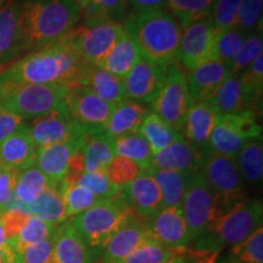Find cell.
<instances>
[{
	"mask_svg": "<svg viewBox=\"0 0 263 263\" xmlns=\"http://www.w3.org/2000/svg\"><path fill=\"white\" fill-rule=\"evenodd\" d=\"M4 2H5V0H0V6L4 4Z\"/></svg>",
	"mask_w": 263,
	"mask_h": 263,
	"instance_id": "60",
	"label": "cell"
},
{
	"mask_svg": "<svg viewBox=\"0 0 263 263\" xmlns=\"http://www.w3.org/2000/svg\"><path fill=\"white\" fill-rule=\"evenodd\" d=\"M58 227L59 226H54L51 223L43 221L37 216L31 215L27 223L21 229V232L18 233V235L15 239L10 240L9 245L20 254H22V251L27 246L52 238L57 233Z\"/></svg>",
	"mask_w": 263,
	"mask_h": 263,
	"instance_id": "38",
	"label": "cell"
},
{
	"mask_svg": "<svg viewBox=\"0 0 263 263\" xmlns=\"http://www.w3.org/2000/svg\"><path fill=\"white\" fill-rule=\"evenodd\" d=\"M54 238L43 240L26 248L22 251L24 263H52V251H54Z\"/></svg>",
	"mask_w": 263,
	"mask_h": 263,
	"instance_id": "52",
	"label": "cell"
},
{
	"mask_svg": "<svg viewBox=\"0 0 263 263\" xmlns=\"http://www.w3.org/2000/svg\"><path fill=\"white\" fill-rule=\"evenodd\" d=\"M118 197L134 215L145 221L162 210V193L156 180L146 171H143L136 179L120 188Z\"/></svg>",
	"mask_w": 263,
	"mask_h": 263,
	"instance_id": "15",
	"label": "cell"
},
{
	"mask_svg": "<svg viewBox=\"0 0 263 263\" xmlns=\"http://www.w3.org/2000/svg\"><path fill=\"white\" fill-rule=\"evenodd\" d=\"M218 116L219 114L205 101L194 103L189 108L183 127V136L201 154L209 150L210 136Z\"/></svg>",
	"mask_w": 263,
	"mask_h": 263,
	"instance_id": "25",
	"label": "cell"
},
{
	"mask_svg": "<svg viewBox=\"0 0 263 263\" xmlns=\"http://www.w3.org/2000/svg\"><path fill=\"white\" fill-rule=\"evenodd\" d=\"M52 263H94V256L70 221L58 227L54 238Z\"/></svg>",
	"mask_w": 263,
	"mask_h": 263,
	"instance_id": "26",
	"label": "cell"
},
{
	"mask_svg": "<svg viewBox=\"0 0 263 263\" xmlns=\"http://www.w3.org/2000/svg\"><path fill=\"white\" fill-rule=\"evenodd\" d=\"M77 185L89 190L99 199H115L120 193V188L108 180L105 172H85L78 179Z\"/></svg>",
	"mask_w": 263,
	"mask_h": 263,
	"instance_id": "47",
	"label": "cell"
},
{
	"mask_svg": "<svg viewBox=\"0 0 263 263\" xmlns=\"http://www.w3.org/2000/svg\"><path fill=\"white\" fill-rule=\"evenodd\" d=\"M20 3L5 0L0 6V67L17 58Z\"/></svg>",
	"mask_w": 263,
	"mask_h": 263,
	"instance_id": "27",
	"label": "cell"
},
{
	"mask_svg": "<svg viewBox=\"0 0 263 263\" xmlns=\"http://www.w3.org/2000/svg\"><path fill=\"white\" fill-rule=\"evenodd\" d=\"M82 153L85 172H105L115 157L112 143L103 134L88 138L82 147Z\"/></svg>",
	"mask_w": 263,
	"mask_h": 263,
	"instance_id": "36",
	"label": "cell"
},
{
	"mask_svg": "<svg viewBox=\"0 0 263 263\" xmlns=\"http://www.w3.org/2000/svg\"><path fill=\"white\" fill-rule=\"evenodd\" d=\"M146 228L161 245L168 249L186 248L190 234L182 207H167L145 221Z\"/></svg>",
	"mask_w": 263,
	"mask_h": 263,
	"instance_id": "18",
	"label": "cell"
},
{
	"mask_svg": "<svg viewBox=\"0 0 263 263\" xmlns=\"http://www.w3.org/2000/svg\"><path fill=\"white\" fill-rule=\"evenodd\" d=\"M37 147L31 137L27 124L0 143V164L21 172L34 166Z\"/></svg>",
	"mask_w": 263,
	"mask_h": 263,
	"instance_id": "21",
	"label": "cell"
},
{
	"mask_svg": "<svg viewBox=\"0 0 263 263\" xmlns=\"http://www.w3.org/2000/svg\"><path fill=\"white\" fill-rule=\"evenodd\" d=\"M262 202L246 199L232 211L212 222L205 234L193 242V249L221 254L227 246L232 248L240 244L262 227Z\"/></svg>",
	"mask_w": 263,
	"mask_h": 263,
	"instance_id": "4",
	"label": "cell"
},
{
	"mask_svg": "<svg viewBox=\"0 0 263 263\" xmlns=\"http://www.w3.org/2000/svg\"><path fill=\"white\" fill-rule=\"evenodd\" d=\"M28 127L33 143L37 149L67 141L72 138L85 134L72 120L64 103L50 112L34 118Z\"/></svg>",
	"mask_w": 263,
	"mask_h": 263,
	"instance_id": "14",
	"label": "cell"
},
{
	"mask_svg": "<svg viewBox=\"0 0 263 263\" xmlns=\"http://www.w3.org/2000/svg\"><path fill=\"white\" fill-rule=\"evenodd\" d=\"M166 71L167 66L154 64L141 58L123 78L127 100L153 104L163 83Z\"/></svg>",
	"mask_w": 263,
	"mask_h": 263,
	"instance_id": "16",
	"label": "cell"
},
{
	"mask_svg": "<svg viewBox=\"0 0 263 263\" xmlns=\"http://www.w3.org/2000/svg\"><path fill=\"white\" fill-rule=\"evenodd\" d=\"M25 124L24 118L0 107V143Z\"/></svg>",
	"mask_w": 263,
	"mask_h": 263,
	"instance_id": "54",
	"label": "cell"
},
{
	"mask_svg": "<svg viewBox=\"0 0 263 263\" xmlns=\"http://www.w3.org/2000/svg\"><path fill=\"white\" fill-rule=\"evenodd\" d=\"M29 217H31V215L27 211L17 209V207L9 209L0 213V221H2L3 227H4L8 242L18 235V233L21 232V229L27 223Z\"/></svg>",
	"mask_w": 263,
	"mask_h": 263,
	"instance_id": "50",
	"label": "cell"
},
{
	"mask_svg": "<svg viewBox=\"0 0 263 263\" xmlns=\"http://www.w3.org/2000/svg\"><path fill=\"white\" fill-rule=\"evenodd\" d=\"M146 115L147 108L140 103L124 100L115 107L103 136L112 141L123 134L138 132Z\"/></svg>",
	"mask_w": 263,
	"mask_h": 263,
	"instance_id": "29",
	"label": "cell"
},
{
	"mask_svg": "<svg viewBox=\"0 0 263 263\" xmlns=\"http://www.w3.org/2000/svg\"><path fill=\"white\" fill-rule=\"evenodd\" d=\"M236 164L242 182L258 184L263 177V144L262 138L250 139L242 145L236 156Z\"/></svg>",
	"mask_w": 263,
	"mask_h": 263,
	"instance_id": "35",
	"label": "cell"
},
{
	"mask_svg": "<svg viewBox=\"0 0 263 263\" xmlns=\"http://www.w3.org/2000/svg\"><path fill=\"white\" fill-rule=\"evenodd\" d=\"M221 263H263V229L259 227L244 241L230 248Z\"/></svg>",
	"mask_w": 263,
	"mask_h": 263,
	"instance_id": "39",
	"label": "cell"
},
{
	"mask_svg": "<svg viewBox=\"0 0 263 263\" xmlns=\"http://www.w3.org/2000/svg\"><path fill=\"white\" fill-rule=\"evenodd\" d=\"M215 0H167L166 8L180 28L210 17Z\"/></svg>",
	"mask_w": 263,
	"mask_h": 263,
	"instance_id": "37",
	"label": "cell"
},
{
	"mask_svg": "<svg viewBox=\"0 0 263 263\" xmlns=\"http://www.w3.org/2000/svg\"><path fill=\"white\" fill-rule=\"evenodd\" d=\"M246 37H248L246 33L240 31L239 28H233L224 32L217 31L210 61L229 64L242 47Z\"/></svg>",
	"mask_w": 263,
	"mask_h": 263,
	"instance_id": "41",
	"label": "cell"
},
{
	"mask_svg": "<svg viewBox=\"0 0 263 263\" xmlns=\"http://www.w3.org/2000/svg\"><path fill=\"white\" fill-rule=\"evenodd\" d=\"M47 177L43 174L35 166L26 168L17 174V182H16L14 200H12L10 209L25 210L37 200V197L44 192L48 186H55Z\"/></svg>",
	"mask_w": 263,
	"mask_h": 263,
	"instance_id": "31",
	"label": "cell"
},
{
	"mask_svg": "<svg viewBox=\"0 0 263 263\" xmlns=\"http://www.w3.org/2000/svg\"><path fill=\"white\" fill-rule=\"evenodd\" d=\"M111 143H112L115 155L132 160L143 171H146L151 167L154 154L149 143L140 133L134 132V133L123 134L114 139Z\"/></svg>",
	"mask_w": 263,
	"mask_h": 263,
	"instance_id": "34",
	"label": "cell"
},
{
	"mask_svg": "<svg viewBox=\"0 0 263 263\" xmlns=\"http://www.w3.org/2000/svg\"><path fill=\"white\" fill-rule=\"evenodd\" d=\"M17 174V171L0 164V213L9 210L11 206Z\"/></svg>",
	"mask_w": 263,
	"mask_h": 263,
	"instance_id": "51",
	"label": "cell"
},
{
	"mask_svg": "<svg viewBox=\"0 0 263 263\" xmlns=\"http://www.w3.org/2000/svg\"><path fill=\"white\" fill-rule=\"evenodd\" d=\"M219 254L209 251H200V250L189 249L186 246L178 257L166 263H216Z\"/></svg>",
	"mask_w": 263,
	"mask_h": 263,
	"instance_id": "53",
	"label": "cell"
},
{
	"mask_svg": "<svg viewBox=\"0 0 263 263\" xmlns=\"http://www.w3.org/2000/svg\"><path fill=\"white\" fill-rule=\"evenodd\" d=\"M70 85L64 83L0 85V107L24 120H34L64 103Z\"/></svg>",
	"mask_w": 263,
	"mask_h": 263,
	"instance_id": "6",
	"label": "cell"
},
{
	"mask_svg": "<svg viewBox=\"0 0 263 263\" xmlns=\"http://www.w3.org/2000/svg\"><path fill=\"white\" fill-rule=\"evenodd\" d=\"M138 133L145 138L151 147L153 154L159 153L164 147L170 146L174 141L184 138L182 132L176 130L168 126L162 118H160L155 112L147 114L141 122Z\"/></svg>",
	"mask_w": 263,
	"mask_h": 263,
	"instance_id": "33",
	"label": "cell"
},
{
	"mask_svg": "<svg viewBox=\"0 0 263 263\" xmlns=\"http://www.w3.org/2000/svg\"><path fill=\"white\" fill-rule=\"evenodd\" d=\"M193 104L185 73L179 65L172 62L167 66L163 83L153 101L154 111L168 126L180 132Z\"/></svg>",
	"mask_w": 263,
	"mask_h": 263,
	"instance_id": "8",
	"label": "cell"
},
{
	"mask_svg": "<svg viewBox=\"0 0 263 263\" xmlns=\"http://www.w3.org/2000/svg\"><path fill=\"white\" fill-rule=\"evenodd\" d=\"M8 238H6L4 227H3V223L0 221V246H8Z\"/></svg>",
	"mask_w": 263,
	"mask_h": 263,
	"instance_id": "58",
	"label": "cell"
},
{
	"mask_svg": "<svg viewBox=\"0 0 263 263\" xmlns=\"http://www.w3.org/2000/svg\"><path fill=\"white\" fill-rule=\"evenodd\" d=\"M89 136L82 134L67 141L37 149L34 164L52 184H58L64 179L67 172L68 161L76 151L84 146Z\"/></svg>",
	"mask_w": 263,
	"mask_h": 263,
	"instance_id": "19",
	"label": "cell"
},
{
	"mask_svg": "<svg viewBox=\"0 0 263 263\" xmlns=\"http://www.w3.org/2000/svg\"><path fill=\"white\" fill-rule=\"evenodd\" d=\"M240 3L241 0H215L210 18L216 29L224 32L236 28Z\"/></svg>",
	"mask_w": 263,
	"mask_h": 263,
	"instance_id": "45",
	"label": "cell"
},
{
	"mask_svg": "<svg viewBox=\"0 0 263 263\" xmlns=\"http://www.w3.org/2000/svg\"><path fill=\"white\" fill-rule=\"evenodd\" d=\"M212 106L219 115L235 114L246 108H257L261 101L250 95L248 89L241 83L239 74L229 76L222 82L211 98L205 101Z\"/></svg>",
	"mask_w": 263,
	"mask_h": 263,
	"instance_id": "20",
	"label": "cell"
},
{
	"mask_svg": "<svg viewBox=\"0 0 263 263\" xmlns=\"http://www.w3.org/2000/svg\"><path fill=\"white\" fill-rule=\"evenodd\" d=\"M123 31L121 21L100 18L84 21L72 28L70 34L84 64L100 66Z\"/></svg>",
	"mask_w": 263,
	"mask_h": 263,
	"instance_id": "9",
	"label": "cell"
},
{
	"mask_svg": "<svg viewBox=\"0 0 263 263\" xmlns=\"http://www.w3.org/2000/svg\"><path fill=\"white\" fill-rule=\"evenodd\" d=\"M151 238L153 235L146 228L145 219L133 216L108 240L101 251L100 257L94 263H120Z\"/></svg>",
	"mask_w": 263,
	"mask_h": 263,
	"instance_id": "17",
	"label": "cell"
},
{
	"mask_svg": "<svg viewBox=\"0 0 263 263\" xmlns=\"http://www.w3.org/2000/svg\"><path fill=\"white\" fill-rule=\"evenodd\" d=\"M263 50V37L262 33L256 31L252 34H250L246 37L244 44L240 48L238 54L235 55V58L228 64L229 67V73L230 76L240 74L242 71L245 70L248 66L255 60L256 58H258L259 55H262Z\"/></svg>",
	"mask_w": 263,
	"mask_h": 263,
	"instance_id": "42",
	"label": "cell"
},
{
	"mask_svg": "<svg viewBox=\"0 0 263 263\" xmlns=\"http://www.w3.org/2000/svg\"><path fill=\"white\" fill-rule=\"evenodd\" d=\"M123 28L136 42L144 60L163 66L176 60L182 31L170 12L164 10L134 12L124 20Z\"/></svg>",
	"mask_w": 263,
	"mask_h": 263,
	"instance_id": "3",
	"label": "cell"
},
{
	"mask_svg": "<svg viewBox=\"0 0 263 263\" xmlns=\"http://www.w3.org/2000/svg\"><path fill=\"white\" fill-rule=\"evenodd\" d=\"M141 172H143V170L136 162L117 155H115L112 161L108 163L106 171H105L108 180L117 188H122V186L127 185L132 180L136 179Z\"/></svg>",
	"mask_w": 263,
	"mask_h": 263,
	"instance_id": "46",
	"label": "cell"
},
{
	"mask_svg": "<svg viewBox=\"0 0 263 263\" xmlns=\"http://www.w3.org/2000/svg\"><path fill=\"white\" fill-rule=\"evenodd\" d=\"M65 188L66 184L64 180L59 182L55 186H48L34 202L26 207L25 211L51 224L60 226L61 223L67 221L64 200Z\"/></svg>",
	"mask_w": 263,
	"mask_h": 263,
	"instance_id": "28",
	"label": "cell"
},
{
	"mask_svg": "<svg viewBox=\"0 0 263 263\" xmlns=\"http://www.w3.org/2000/svg\"><path fill=\"white\" fill-rule=\"evenodd\" d=\"M127 3L136 12L164 10L167 5V0H127Z\"/></svg>",
	"mask_w": 263,
	"mask_h": 263,
	"instance_id": "56",
	"label": "cell"
},
{
	"mask_svg": "<svg viewBox=\"0 0 263 263\" xmlns=\"http://www.w3.org/2000/svg\"><path fill=\"white\" fill-rule=\"evenodd\" d=\"M202 154L185 138L174 141L153 156L151 167L194 173L201 168Z\"/></svg>",
	"mask_w": 263,
	"mask_h": 263,
	"instance_id": "23",
	"label": "cell"
},
{
	"mask_svg": "<svg viewBox=\"0 0 263 263\" xmlns=\"http://www.w3.org/2000/svg\"><path fill=\"white\" fill-rule=\"evenodd\" d=\"M70 32L61 39L0 67V85L77 83L84 67Z\"/></svg>",
	"mask_w": 263,
	"mask_h": 263,
	"instance_id": "1",
	"label": "cell"
},
{
	"mask_svg": "<svg viewBox=\"0 0 263 263\" xmlns=\"http://www.w3.org/2000/svg\"><path fill=\"white\" fill-rule=\"evenodd\" d=\"M241 83L252 98L261 101L263 87V57L259 55L239 74Z\"/></svg>",
	"mask_w": 263,
	"mask_h": 263,
	"instance_id": "49",
	"label": "cell"
},
{
	"mask_svg": "<svg viewBox=\"0 0 263 263\" xmlns=\"http://www.w3.org/2000/svg\"><path fill=\"white\" fill-rule=\"evenodd\" d=\"M140 59L141 55L136 42L123 31L99 67L123 80Z\"/></svg>",
	"mask_w": 263,
	"mask_h": 263,
	"instance_id": "30",
	"label": "cell"
},
{
	"mask_svg": "<svg viewBox=\"0 0 263 263\" xmlns=\"http://www.w3.org/2000/svg\"><path fill=\"white\" fill-rule=\"evenodd\" d=\"M66 184V183H65ZM64 200L66 206V215H67V219L72 218V217L80 215V213L87 211L91 206L104 199H99L91 194L89 190H87L83 186L77 185H67L64 192Z\"/></svg>",
	"mask_w": 263,
	"mask_h": 263,
	"instance_id": "43",
	"label": "cell"
},
{
	"mask_svg": "<svg viewBox=\"0 0 263 263\" xmlns=\"http://www.w3.org/2000/svg\"><path fill=\"white\" fill-rule=\"evenodd\" d=\"M71 2H73L74 4L81 9V11H83L85 6L88 5V0H71Z\"/></svg>",
	"mask_w": 263,
	"mask_h": 263,
	"instance_id": "59",
	"label": "cell"
},
{
	"mask_svg": "<svg viewBox=\"0 0 263 263\" xmlns=\"http://www.w3.org/2000/svg\"><path fill=\"white\" fill-rule=\"evenodd\" d=\"M262 9L263 0H241L236 28L246 34L254 31L257 27L258 22L261 24Z\"/></svg>",
	"mask_w": 263,
	"mask_h": 263,
	"instance_id": "48",
	"label": "cell"
},
{
	"mask_svg": "<svg viewBox=\"0 0 263 263\" xmlns=\"http://www.w3.org/2000/svg\"><path fill=\"white\" fill-rule=\"evenodd\" d=\"M200 172L213 193L224 196H241L244 182L240 176L236 159L207 150L202 153Z\"/></svg>",
	"mask_w": 263,
	"mask_h": 263,
	"instance_id": "13",
	"label": "cell"
},
{
	"mask_svg": "<svg viewBox=\"0 0 263 263\" xmlns=\"http://www.w3.org/2000/svg\"><path fill=\"white\" fill-rule=\"evenodd\" d=\"M257 108H246L235 114L219 115L209 140V150L235 157L246 141L262 138Z\"/></svg>",
	"mask_w": 263,
	"mask_h": 263,
	"instance_id": "7",
	"label": "cell"
},
{
	"mask_svg": "<svg viewBox=\"0 0 263 263\" xmlns=\"http://www.w3.org/2000/svg\"><path fill=\"white\" fill-rule=\"evenodd\" d=\"M146 172L156 180L162 193V209L180 207L190 173L150 167Z\"/></svg>",
	"mask_w": 263,
	"mask_h": 263,
	"instance_id": "32",
	"label": "cell"
},
{
	"mask_svg": "<svg viewBox=\"0 0 263 263\" xmlns=\"http://www.w3.org/2000/svg\"><path fill=\"white\" fill-rule=\"evenodd\" d=\"M64 104L72 120L89 137L104 133L116 107L82 85L70 87Z\"/></svg>",
	"mask_w": 263,
	"mask_h": 263,
	"instance_id": "10",
	"label": "cell"
},
{
	"mask_svg": "<svg viewBox=\"0 0 263 263\" xmlns=\"http://www.w3.org/2000/svg\"><path fill=\"white\" fill-rule=\"evenodd\" d=\"M133 216L137 215L117 196L101 200L87 211L72 217L70 222L97 261L108 240Z\"/></svg>",
	"mask_w": 263,
	"mask_h": 263,
	"instance_id": "5",
	"label": "cell"
},
{
	"mask_svg": "<svg viewBox=\"0 0 263 263\" xmlns=\"http://www.w3.org/2000/svg\"><path fill=\"white\" fill-rule=\"evenodd\" d=\"M83 173H85L84 156L81 149L76 151L73 155L71 156L70 161H68L67 172H66L64 179L62 180H64L67 185H74V184H77L78 179L81 178Z\"/></svg>",
	"mask_w": 263,
	"mask_h": 263,
	"instance_id": "55",
	"label": "cell"
},
{
	"mask_svg": "<svg viewBox=\"0 0 263 263\" xmlns=\"http://www.w3.org/2000/svg\"><path fill=\"white\" fill-rule=\"evenodd\" d=\"M0 263H24V258L10 245L0 246Z\"/></svg>",
	"mask_w": 263,
	"mask_h": 263,
	"instance_id": "57",
	"label": "cell"
},
{
	"mask_svg": "<svg viewBox=\"0 0 263 263\" xmlns=\"http://www.w3.org/2000/svg\"><path fill=\"white\" fill-rule=\"evenodd\" d=\"M81 15L71 0H24L20 4L17 58L61 39Z\"/></svg>",
	"mask_w": 263,
	"mask_h": 263,
	"instance_id": "2",
	"label": "cell"
},
{
	"mask_svg": "<svg viewBox=\"0 0 263 263\" xmlns=\"http://www.w3.org/2000/svg\"><path fill=\"white\" fill-rule=\"evenodd\" d=\"M229 76L228 64L221 61H207L188 71L186 83L194 103L209 100Z\"/></svg>",
	"mask_w": 263,
	"mask_h": 263,
	"instance_id": "22",
	"label": "cell"
},
{
	"mask_svg": "<svg viewBox=\"0 0 263 263\" xmlns=\"http://www.w3.org/2000/svg\"><path fill=\"white\" fill-rule=\"evenodd\" d=\"M217 31L210 17L183 28L176 59L186 71L210 61Z\"/></svg>",
	"mask_w": 263,
	"mask_h": 263,
	"instance_id": "12",
	"label": "cell"
},
{
	"mask_svg": "<svg viewBox=\"0 0 263 263\" xmlns=\"http://www.w3.org/2000/svg\"><path fill=\"white\" fill-rule=\"evenodd\" d=\"M215 193L202 173H190L182 201V212L188 227L190 240L196 241L205 234L211 222Z\"/></svg>",
	"mask_w": 263,
	"mask_h": 263,
	"instance_id": "11",
	"label": "cell"
},
{
	"mask_svg": "<svg viewBox=\"0 0 263 263\" xmlns=\"http://www.w3.org/2000/svg\"><path fill=\"white\" fill-rule=\"evenodd\" d=\"M127 8V0H88L83 10L84 21L100 18H110L120 21Z\"/></svg>",
	"mask_w": 263,
	"mask_h": 263,
	"instance_id": "44",
	"label": "cell"
},
{
	"mask_svg": "<svg viewBox=\"0 0 263 263\" xmlns=\"http://www.w3.org/2000/svg\"><path fill=\"white\" fill-rule=\"evenodd\" d=\"M76 85L88 88L100 99L116 106L127 100L123 80L99 66L85 64L78 76Z\"/></svg>",
	"mask_w": 263,
	"mask_h": 263,
	"instance_id": "24",
	"label": "cell"
},
{
	"mask_svg": "<svg viewBox=\"0 0 263 263\" xmlns=\"http://www.w3.org/2000/svg\"><path fill=\"white\" fill-rule=\"evenodd\" d=\"M184 249L185 248H164L153 236L149 241L134 250L120 263H166L178 257Z\"/></svg>",
	"mask_w": 263,
	"mask_h": 263,
	"instance_id": "40",
	"label": "cell"
}]
</instances>
